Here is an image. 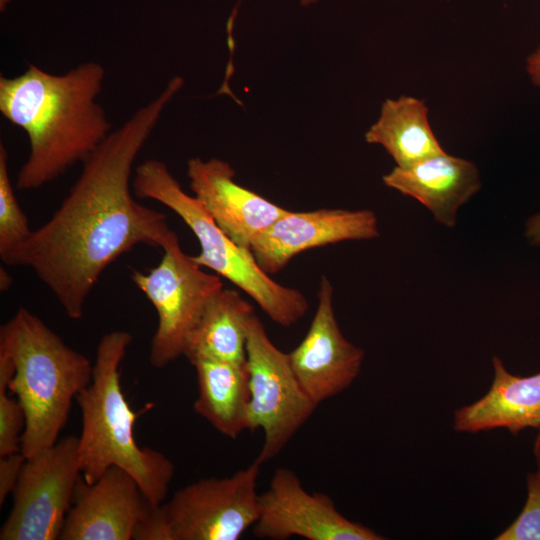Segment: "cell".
<instances>
[{
    "label": "cell",
    "mask_w": 540,
    "mask_h": 540,
    "mask_svg": "<svg viewBox=\"0 0 540 540\" xmlns=\"http://www.w3.org/2000/svg\"><path fill=\"white\" fill-rule=\"evenodd\" d=\"M379 235L377 216L371 210L288 211L255 240L251 252L260 268L272 275L308 249Z\"/></svg>",
    "instance_id": "obj_13"
},
{
    "label": "cell",
    "mask_w": 540,
    "mask_h": 540,
    "mask_svg": "<svg viewBox=\"0 0 540 540\" xmlns=\"http://www.w3.org/2000/svg\"><path fill=\"white\" fill-rule=\"evenodd\" d=\"M190 363L198 384L194 411L227 438L236 439L249 430L247 363L202 358Z\"/></svg>",
    "instance_id": "obj_17"
},
{
    "label": "cell",
    "mask_w": 540,
    "mask_h": 540,
    "mask_svg": "<svg viewBox=\"0 0 540 540\" xmlns=\"http://www.w3.org/2000/svg\"><path fill=\"white\" fill-rule=\"evenodd\" d=\"M249 430L262 429L264 442L255 461L275 458L309 420L317 404L300 385L288 353L277 348L255 314L248 325Z\"/></svg>",
    "instance_id": "obj_7"
},
{
    "label": "cell",
    "mask_w": 540,
    "mask_h": 540,
    "mask_svg": "<svg viewBox=\"0 0 540 540\" xmlns=\"http://www.w3.org/2000/svg\"><path fill=\"white\" fill-rule=\"evenodd\" d=\"M333 286L322 276L310 327L289 355L306 394L317 404L342 393L358 377L365 351L342 334L333 306Z\"/></svg>",
    "instance_id": "obj_11"
},
{
    "label": "cell",
    "mask_w": 540,
    "mask_h": 540,
    "mask_svg": "<svg viewBox=\"0 0 540 540\" xmlns=\"http://www.w3.org/2000/svg\"><path fill=\"white\" fill-rule=\"evenodd\" d=\"M365 140L383 146L402 168L445 152L429 124L425 102L410 96L387 99Z\"/></svg>",
    "instance_id": "obj_19"
},
{
    "label": "cell",
    "mask_w": 540,
    "mask_h": 540,
    "mask_svg": "<svg viewBox=\"0 0 540 540\" xmlns=\"http://www.w3.org/2000/svg\"><path fill=\"white\" fill-rule=\"evenodd\" d=\"M194 197L237 245L251 250L255 240L288 210L239 185L229 163L195 157L187 163Z\"/></svg>",
    "instance_id": "obj_14"
},
{
    "label": "cell",
    "mask_w": 540,
    "mask_h": 540,
    "mask_svg": "<svg viewBox=\"0 0 540 540\" xmlns=\"http://www.w3.org/2000/svg\"><path fill=\"white\" fill-rule=\"evenodd\" d=\"M259 539L384 540L386 537L344 517L325 493H309L292 470H275L259 495V516L252 527Z\"/></svg>",
    "instance_id": "obj_10"
},
{
    "label": "cell",
    "mask_w": 540,
    "mask_h": 540,
    "mask_svg": "<svg viewBox=\"0 0 540 540\" xmlns=\"http://www.w3.org/2000/svg\"><path fill=\"white\" fill-rule=\"evenodd\" d=\"M161 249L157 266L146 272L132 269L130 274L158 316L149 352L150 363L158 369L184 356L207 305L224 288L220 276L204 271L184 253L175 232Z\"/></svg>",
    "instance_id": "obj_6"
},
{
    "label": "cell",
    "mask_w": 540,
    "mask_h": 540,
    "mask_svg": "<svg viewBox=\"0 0 540 540\" xmlns=\"http://www.w3.org/2000/svg\"><path fill=\"white\" fill-rule=\"evenodd\" d=\"M105 78L97 62L64 74L29 64L15 77H0V112L22 129L29 154L16 177L21 191L38 189L83 163L112 132L97 98Z\"/></svg>",
    "instance_id": "obj_2"
},
{
    "label": "cell",
    "mask_w": 540,
    "mask_h": 540,
    "mask_svg": "<svg viewBox=\"0 0 540 540\" xmlns=\"http://www.w3.org/2000/svg\"><path fill=\"white\" fill-rule=\"evenodd\" d=\"M261 466L254 460L230 476L178 489L161 504L172 540H238L258 520Z\"/></svg>",
    "instance_id": "obj_9"
},
{
    "label": "cell",
    "mask_w": 540,
    "mask_h": 540,
    "mask_svg": "<svg viewBox=\"0 0 540 540\" xmlns=\"http://www.w3.org/2000/svg\"><path fill=\"white\" fill-rule=\"evenodd\" d=\"M534 456L537 464V473L540 478V427L538 428V434L534 443Z\"/></svg>",
    "instance_id": "obj_27"
},
{
    "label": "cell",
    "mask_w": 540,
    "mask_h": 540,
    "mask_svg": "<svg viewBox=\"0 0 540 540\" xmlns=\"http://www.w3.org/2000/svg\"><path fill=\"white\" fill-rule=\"evenodd\" d=\"M525 236L531 245L540 246V213L531 216L527 220Z\"/></svg>",
    "instance_id": "obj_24"
},
{
    "label": "cell",
    "mask_w": 540,
    "mask_h": 540,
    "mask_svg": "<svg viewBox=\"0 0 540 540\" xmlns=\"http://www.w3.org/2000/svg\"><path fill=\"white\" fill-rule=\"evenodd\" d=\"M382 179L389 188L418 200L447 227L455 226L458 209L481 187L476 165L446 152L408 167L396 166Z\"/></svg>",
    "instance_id": "obj_15"
},
{
    "label": "cell",
    "mask_w": 540,
    "mask_h": 540,
    "mask_svg": "<svg viewBox=\"0 0 540 540\" xmlns=\"http://www.w3.org/2000/svg\"><path fill=\"white\" fill-rule=\"evenodd\" d=\"M132 190L136 197L157 201L176 213L199 241L200 252L192 259L248 294L273 322L290 327L305 316L309 307L305 296L271 279L251 250L231 240L201 203L182 189L164 162L148 159L139 164Z\"/></svg>",
    "instance_id": "obj_5"
},
{
    "label": "cell",
    "mask_w": 540,
    "mask_h": 540,
    "mask_svg": "<svg viewBox=\"0 0 540 540\" xmlns=\"http://www.w3.org/2000/svg\"><path fill=\"white\" fill-rule=\"evenodd\" d=\"M12 284V277L3 268L0 269V289L1 291H7Z\"/></svg>",
    "instance_id": "obj_26"
},
{
    "label": "cell",
    "mask_w": 540,
    "mask_h": 540,
    "mask_svg": "<svg viewBox=\"0 0 540 540\" xmlns=\"http://www.w3.org/2000/svg\"><path fill=\"white\" fill-rule=\"evenodd\" d=\"M14 374L11 362L0 356V457L20 452L26 426L25 411L16 397L9 395Z\"/></svg>",
    "instance_id": "obj_21"
},
{
    "label": "cell",
    "mask_w": 540,
    "mask_h": 540,
    "mask_svg": "<svg viewBox=\"0 0 540 540\" xmlns=\"http://www.w3.org/2000/svg\"><path fill=\"white\" fill-rule=\"evenodd\" d=\"M78 447V437L67 436L26 459L1 540L59 539L81 477Z\"/></svg>",
    "instance_id": "obj_8"
},
{
    "label": "cell",
    "mask_w": 540,
    "mask_h": 540,
    "mask_svg": "<svg viewBox=\"0 0 540 540\" xmlns=\"http://www.w3.org/2000/svg\"><path fill=\"white\" fill-rule=\"evenodd\" d=\"M153 505L136 480L112 466L89 484L78 480L60 540H131Z\"/></svg>",
    "instance_id": "obj_12"
},
{
    "label": "cell",
    "mask_w": 540,
    "mask_h": 540,
    "mask_svg": "<svg viewBox=\"0 0 540 540\" xmlns=\"http://www.w3.org/2000/svg\"><path fill=\"white\" fill-rule=\"evenodd\" d=\"M25 461L21 452L0 457V506L13 494Z\"/></svg>",
    "instance_id": "obj_23"
},
{
    "label": "cell",
    "mask_w": 540,
    "mask_h": 540,
    "mask_svg": "<svg viewBox=\"0 0 540 540\" xmlns=\"http://www.w3.org/2000/svg\"><path fill=\"white\" fill-rule=\"evenodd\" d=\"M20 207L8 171V153L0 144V258L9 266H21L33 234Z\"/></svg>",
    "instance_id": "obj_20"
},
{
    "label": "cell",
    "mask_w": 540,
    "mask_h": 540,
    "mask_svg": "<svg viewBox=\"0 0 540 540\" xmlns=\"http://www.w3.org/2000/svg\"><path fill=\"white\" fill-rule=\"evenodd\" d=\"M180 76L138 108L83 162L51 218L33 234L22 265L33 270L70 319H80L102 273L139 244L162 248L173 234L162 212L132 195L134 162L165 109L183 87Z\"/></svg>",
    "instance_id": "obj_1"
},
{
    "label": "cell",
    "mask_w": 540,
    "mask_h": 540,
    "mask_svg": "<svg viewBox=\"0 0 540 540\" xmlns=\"http://www.w3.org/2000/svg\"><path fill=\"white\" fill-rule=\"evenodd\" d=\"M0 355L14 368L8 388L25 411L20 452L28 459L59 440L93 364L23 307L0 327Z\"/></svg>",
    "instance_id": "obj_4"
},
{
    "label": "cell",
    "mask_w": 540,
    "mask_h": 540,
    "mask_svg": "<svg viewBox=\"0 0 540 540\" xmlns=\"http://www.w3.org/2000/svg\"><path fill=\"white\" fill-rule=\"evenodd\" d=\"M527 500L515 521L496 540H540V478L527 475Z\"/></svg>",
    "instance_id": "obj_22"
},
{
    "label": "cell",
    "mask_w": 540,
    "mask_h": 540,
    "mask_svg": "<svg viewBox=\"0 0 540 540\" xmlns=\"http://www.w3.org/2000/svg\"><path fill=\"white\" fill-rule=\"evenodd\" d=\"M301 1V4L303 6H308V5H311L313 3H316L318 0H300Z\"/></svg>",
    "instance_id": "obj_28"
},
{
    "label": "cell",
    "mask_w": 540,
    "mask_h": 540,
    "mask_svg": "<svg viewBox=\"0 0 540 540\" xmlns=\"http://www.w3.org/2000/svg\"><path fill=\"white\" fill-rule=\"evenodd\" d=\"M494 379L488 392L454 412V429L476 433L506 428L517 434L540 427V373L522 377L509 373L501 359H492Z\"/></svg>",
    "instance_id": "obj_16"
},
{
    "label": "cell",
    "mask_w": 540,
    "mask_h": 540,
    "mask_svg": "<svg viewBox=\"0 0 540 540\" xmlns=\"http://www.w3.org/2000/svg\"><path fill=\"white\" fill-rule=\"evenodd\" d=\"M254 307L236 290L223 288L207 305L191 333L184 356L236 363L246 362L248 325Z\"/></svg>",
    "instance_id": "obj_18"
},
{
    "label": "cell",
    "mask_w": 540,
    "mask_h": 540,
    "mask_svg": "<svg viewBox=\"0 0 540 540\" xmlns=\"http://www.w3.org/2000/svg\"><path fill=\"white\" fill-rule=\"evenodd\" d=\"M526 70L532 82L540 87V47L527 58Z\"/></svg>",
    "instance_id": "obj_25"
},
{
    "label": "cell",
    "mask_w": 540,
    "mask_h": 540,
    "mask_svg": "<svg viewBox=\"0 0 540 540\" xmlns=\"http://www.w3.org/2000/svg\"><path fill=\"white\" fill-rule=\"evenodd\" d=\"M132 340L122 330L101 337L92 380L76 398L82 416L78 437L81 476L91 484L110 467H120L136 480L148 501L158 506L168 494L175 467L163 453L136 442L137 415L124 396L120 379V365Z\"/></svg>",
    "instance_id": "obj_3"
}]
</instances>
